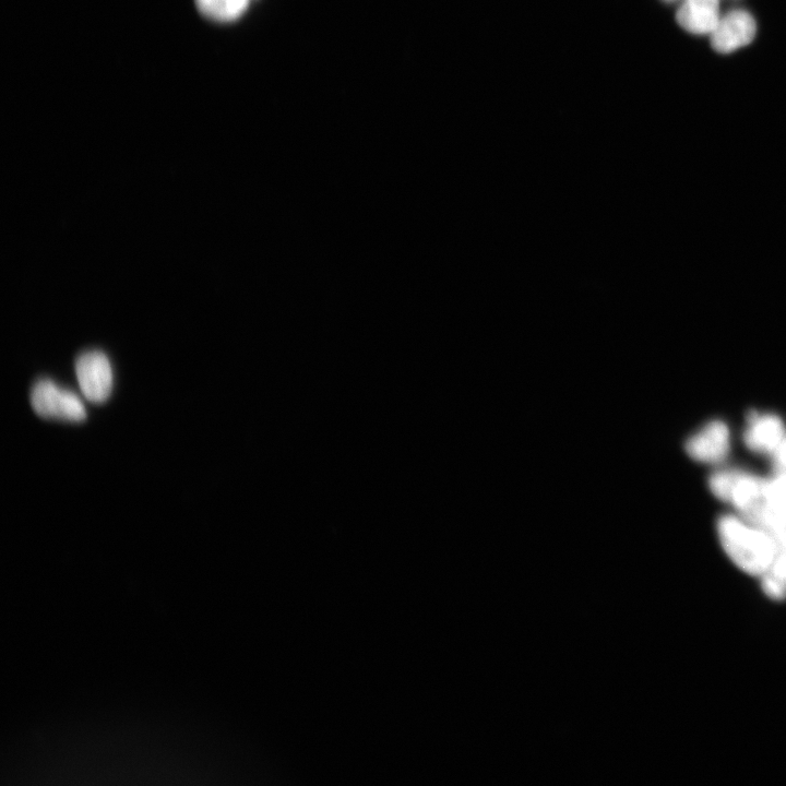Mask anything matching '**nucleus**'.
<instances>
[{
    "label": "nucleus",
    "mask_w": 786,
    "mask_h": 786,
    "mask_svg": "<svg viewBox=\"0 0 786 786\" xmlns=\"http://www.w3.org/2000/svg\"><path fill=\"white\" fill-rule=\"evenodd\" d=\"M664 1H666V2H676V1H678V0H664Z\"/></svg>",
    "instance_id": "11"
},
{
    "label": "nucleus",
    "mask_w": 786,
    "mask_h": 786,
    "mask_svg": "<svg viewBox=\"0 0 786 786\" xmlns=\"http://www.w3.org/2000/svg\"><path fill=\"white\" fill-rule=\"evenodd\" d=\"M198 10L207 19L230 22L240 17L250 0H194Z\"/></svg>",
    "instance_id": "9"
},
{
    "label": "nucleus",
    "mask_w": 786,
    "mask_h": 786,
    "mask_svg": "<svg viewBox=\"0 0 786 786\" xmlns=\"http://www.w3.org/2000/svg\"><path fill=\"white\" fill-rule=\"evenodd\" d=\"M761 586L770 598H786V538L779 541L778 550L769 570L761 576Z\"/></svg>",
    "instance_id": "8"
},
{
    "label": "nucleus",
    "mask_w": 786,
    "mask_h": 786,
    "mask_svg": "<svg viewBox=\"0 0 786 786\" xmlns=\"http://www.w3.org/2000/svg\"><path fill=\"white\" fill-rule=\"evenodd\" d=\"M717 532L726 555L743 572L761 577L769 570L779 545L771 534L733 515L718 520Z\"/></svg>",
    "instance_id": "1"
},
{
    "label": "nucleus",
    "mask_w": 786,
    "mask_h": 786,
    "mask_svg": "<svg viewBox=\"0 0 786 786\" xmlns=\"http://www.w3.org/2000/svg\"><path fill=\"white\" fill-rule=\"evenodd\" d=\"M75 373L83 395L93 403L105 402L112 391V369L100 350L82 353L75 360Z\"/></svg>",
    "instance_id": "3"
},
{
    "label": "nucleus",
    "mask_w": 786,
    "mask_h": 786,
    "mask_svg": "<svg viewBox=\"0 0 786 786\" xmlns=\"http://www.w3.org/2000/svg\"><path fill=\"white\" fill-rule=\"evenodd\" d=\"M773 454L776 466L786 471V437H784Z\"/></svg>",
    "instance_id": "10"
},
{
    "label": "nucleus",
    "mask_w": 786,
    "mask_h": 786,
    "mask_svg": "<svg viewBox=\"0 0 786 786\" xmlns=\"http://www.w3.org/2000/svg\"><path fill=\"white\" fill-rule=\"evenodd\" d=\"M676 20L687 32L711 34L719 21L718 0H682Z\"/></svg>",
    "instance_id": "7"
},
{
    "label": "nucleus",
    "mask_w": 786,
    "mask_h": 786,
    "mask_svg": "<svg viewBox=\"0 0 786 786\" xmlns=\"http://www.w3.org/2000/svg\"><path fill=\"white\" fill-rule=\"evenodd\" d=\"M687 453L695 461L717 463L729 451V430L725 422L713 420L686 442Z\"/></svg>",
    "instance_id": "5"
},
{
    "label": "nucleus",
    "mask_w": 786,
    "mask_h": 786,
    "mask_svg": "<svg viewBox=\"0 0 786 786\" xmlns=\"http://www.w3.org/2000/svg\"><path fill=\"white\" fill-rule=\"evenodd\" d=\"M31 404L41 417L69 421H81L86 418L85 407L73 392L58 386L50 380L35 383L31 392Z\"/></svg>",
    "instance_id": "2"
},
{
    "label": "nucleus",
    "mask_w": 786,
    "mask_h": 786,
    "mask_svg": "<svg viewBox=\"0 0 786 786\" xmlns=\"http://www.w3.org/2000/svg\"><path fill=\"white\" fill-rule=\"evenodd\" d=\"M757 33L753 16L743 10H733L719 17L711 35V45L717 52L728 53L752 41Z\"/></svg>",
    "instance_id": "4"
},
{
    "label": "nucleus",
    "mask_w": 786,
    "mask_h": 786,
    "mask_svg": "<svg viewBox=\"0 0 786 786\" xmlns=\"http://www.w3.org/2000/svg\"><path fill=\"white\" fill-rule=\"evenodd\" d=\"M748 427L743 433L746 445L760 453L774 452L784 439V425L772 414L759 415L752 410L748 414Z\"/></svg>",
    "instance_id": "6"
}]
</instances>
